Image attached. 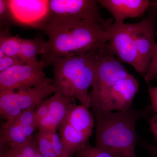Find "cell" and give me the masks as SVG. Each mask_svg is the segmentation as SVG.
<instances>
[{"mask_svg": "<svg viewBox=\"0 0 157 157\" xmlns=\"http://www.w3.org/2000/svg\"><path fill=\"white\" fill-rule=\"evenodd\" d=\"M104 24L94 20L63 19L40 26L37 29L48 37L40 56L44 67L55 58L76 56L103 47L108 42Z\"/></svg>", "mask_w": 157, "mask_h": 157, "instance_id": "cell-1", "label": "cell"}, {"mask_svg": "<svg viewBox=\"0 0 157 157\" xmlns=\"http://www.w3.org/2000/svg\"><path fill=\"white\" fill-rule=\"evenodd\" d=\"M152 110L151 107L141 109L132 107L121 112H92L96 120L95 146L118 157H137L136 123L140 118H149Z\"/></svg>", "mask_w": 157, "mask_h": 157, "instance_id": "cell-2", "label": "cell"}, {"mask_svg": "<svg viewBox=\"0 0 157 157\" xmlns=\"http://www.w3.org/2000/svg\"><path fill=\"white\" fill-rule=\"evenodd\" d=\"M98 49L69 57H57L50 61L53 67L52 84L56 92L77 99L90 107V88L94 79Z\"/></svg>", "mask_w": 157, "mask_h": 157, "instance_id": "cell-3", "label": "cell"}, {"mask_svg": "<svg viewBox=\"0 0 157 157\" xmlns=\"http://www.w3.org/2000/svg\"><path fill=\"white\" fill-rule=\"evenodd\" d=\"M114 54L109 42L98 49L94 79L90 93V106L113 85L132 75L114 57Z\"/></svg>", "mask_w": 157, "mask_h": 157, "instance_id": "cell-4", "label": "cell"}, {"mask_svg": "<svg viewBox=\"0 0 157 157\" xmlns=\"http://www.w3.org/2000/svg\"><path fill=\"white\" fill-rule=\"evenodd\" d=\"M56 92L52 83H46L19 91L0 92V113L7 121L16 118L23 110L37 105Z\"/></svg>", "mask_w": 157, "mask_h": 157, "instance_id": "cell-5", "label": "cell"}, {"mask_svg": "<svg viewBox=\"0 0 157 157\" xmlns=\"http://www.w3.org/2000/svg\"><path fill=\"white\" fill-rule=\"evenodd\" d=\"M41 61L36 64H20L0 72V92L25 90L46 83H52L48 78Z\"/></svg>", "mask_w": 157, "mask_h": 157, "instance_id": "cell-6", "label": "cell"}, {"mask_svg": "<svg viewBox=\"0 0 157 157\" xmlns=\"http://www.w3.org/2000/svg\"><path fill=\"white\" fill-rule=\"evenodd\" d=\"M103 25L108 35V42L120 60L144 76L146 70L135 46L130 24L117 25L105 21Z\"/></svg>", "mask_w": 157, "mask_h": 157, "instance_id": "cell-7", "label": "cell"}, {"mask_svg": "<svg viewBox=\"0 0 157 157\" xmlns=\"http://www.w3.org/2000/svg\"><path fill=\"white\" fill-rule=\"evenodd\" d=\"M99 5L96 0H49L45 23L59 20L76 19L94 20L104 24L105 21Z\"/></svg>", "mask_w": 157, "mask_h": 157, "instance_id": "cell-8", "label": "cell"}, {"mask_svg": "<svg viewBox=\"0 0 157 157\" xmlns=\"http://www.w3.org/2000/svg\"><path fill=\"white\" fill-rule=\"evenodd\" d=\"M139 89L138 80L131 75L109 88L90 107L92 112L127 111L132 107L133 100Z\"/></svg>", "mask_w": 157, "mask_h": 157, "instance_id": "cell-9", "label": "cell"}, {"mask_svg": "<svg viewBox=\"0 0 157 157\" xmlns=\"http://www.w3.org/2000/svg\"><path fill=\"white\" fill-rule=\"evenodd\" d=\"M7 1L14 23L36 29L45 23L48 1Z\"/></svg>", "mask_w": 157, "mask_h": 157, "instance_id": "cell-10", "label": "cell"}, {"mask_svg": "<svg viewBox=\"0 0 157 157\" xmlns=\"http://www.w3.org/2000/svg\"><path fill=\"white\" fill-rule=\"evenodd\" d=\"M130 25L135 46L147 71L157 44L155 39L154 18L147 17L140 22Z\"/></svg>", "mask_w": 157, "mask_h": 157, "instance_id": "cell-11", "label": "cell"}, {"mask_svg": "<svg viewBox=\"0 0 157 157\" xmlns=\"http://www.w3.org/2000/svg\"><path fill=\"white\" fill-rule=\"evenodd\" d=\"M99 5L108 10L114 24H124L127 18L141 17L150 6L149 0H98Z\"/></svg>", "mask_w": 157, "mask_h": 157, "instance_id": "cell-12", "label": "cell"}, {"mask_svg": "<svg viewBox=\"0 0 157 157\" xmlns=\"http://www.w3.org/2000/svg\"><path fill=\"white\" fill-rule=\"evenodd\" d=\"M49 100L48 113L38 125L37 129L47 132H56L64 121L70 106L75 103L76 100L55 92Z\"/></svg>", "mask_w": 157, "mask_h": 157, "instance_id": "cell-13", "label": "cell"}, {"mask_svg": "<svg viewBox=\"0 0 157 157\" xmlns=\"http://www.w3.org/2000/svg\"><path fill=\"white\" fill-rule=\"evenodd\" d=\"M36 128H24L7 121L1 130L0 147H13L26 143L33 138Z\"/></svg>", "mask_w": 157, "mask_h": 157, "instance_id": "cell-14", "label": "cell"}, {"mask_svg": "<svg viewBox=\"0 0 157 157\" xmlns=\"http://www.w3.org/2000/svg\"><path fill=\"white\" fill-rule=\"evenodd\" d=\"M65 121L76 130L92 135L94 119L86 106L73 103L70 106Z\"/></svg>", "mask_w": 157, "mask_h": 157, "instance_id": "cell-15", "label": "cell"}, {"mask_svg": "<svg viewBox=\"0 0 157 157\" xmlns=\"http://www.w3.org/2000/svg\"><path fill=\"white\" fill-rule=\"evenodd\" d=\"M59 130L62 142L70 157L82 148L92 136L76 130L65 120Z\"/></svg>", "mask_w": 157, "mask_h": 157, "instance_id": "cell-16", "label": "cell"}, {"mask_svg": "<svg viewBox=\"0 0 157 157\" xmlns=\"http://www.w3.org/2000/svg\"><path fill=\"white\" fill-rule=\"evenodd\" d=\"M45 41L42 37L33 39L21 38L18 48V57L25 64L38 63V56L43 52Z\"/></svg>", "mask_w": 157, "mask_h": 157, "instance_id": "cell-17", "label": "cell"}, {"mask_svg": "<svg viewBox=\"0 0 157 157\" xmlns=\"http://www.w3.org/2000/svg\"><path fill=\"white\" fill-rule=\"evenodd\" d=\"M37 150L33 137L26 143L13 147H1L0 151L7 157H34Z\"/></svg>", "mask_w": 157, "mask_h": 157, "instance_id": "cell-18", "label": "cell"}, {"mask_svg": "<svg viewBox=\"0 0 157 157\" xmlns=\"http://www.w3.org/2000/svg\"><path fill=\"white\" fill-rule=\"evenodd\" d=\"M21 39L18 36L9 34V31L1 32L0 49L8 56L18 57V48Z\"/></svg>", "mask_w": 157, "mask_h": 157, "instance_id": "cell-19", "label": "cell"}, {"mask_svg": "<svg viewBox=\"0 0 157 157\" xmlns=\"http://www.w3.org/2000/svg\"><path fill=\"white\" fill-rule=\"evenodd\" d=\"M37 149L43 157H58L54 151L47 132L39 131L34 136Z\"/></svg>", "mask_w": 157, "mask_h": 157, "instance_id": "cell-20", "label": "cell"}, {"mask_svg": "<svg viewBox=\"0 0 157 157\" xmlns=\"http://www.w3.org/2000/svg\"><path fill=\"white\" fill-rule=\"evenodd\" d=\"M36 106L37 105H35L23 110V112L14 120L8 121L11 122L24 128H36L34 114Z\"/></svg>", "mask_w": 157, "mask_h": 157, "instance_id": "cell-21", "label": "cell"}, {"mask_svg": "<svg viewBox=\"0 0 157 157\" xmlns=\"http://www.w3.org/2000/svg\"><path fill=\"white\" fill-rule=\"evenodd\" d=\"M76 157H118L109 152L93 146L88 142L76 154Z\"/></svg>", "mask_w": 157, "mask_h": 157, "instance_id": "cell-22", "label": "cell"}, {"mask_svg": "<svg viewBox=\"0 0 157 157\" xmlns=\"http://www.w3.org/2000/svg\"><path fill=\"white\" fill-rule=\"evenodd\" d=\"M14 23L7 0H0L1 32L9 31V26Z\"/></svg>", "mask_w": 157, "mask_h": 157, "instance_id": "cell-23", "label": "cell"}, {"mask_svg": "<svg viewBox=\"0 0 157 157\" xmlns=\"http://www.w3.org/2000/svg\"><path fill=\"white\" fill-rule=\"evenodd\" d=\"M52 148L58 157H70L59 135L56 132H47Z\"/></svg>", "mask_w": 157, "mask_h": 157, "instance_id": "cell-24", "label": "cell"}, {"mask_svg": "<svg viewBox=\"0 0 157 157\" xmlns=\"http://www.w3.org/2000/svg\"><path fill=\"white\" fill-rule=\"evenodd\" d=\"M49 99L42 100L37 104L35 110V118L36 128L39 123L47 115L49 109Z\"/></svg>", "mask_w": 157, "mask_h": 157, "instance_id": "cell-25", "label": "cell"}, {"mask_svg": "<svg viewBox=\"0 0 157 157\" xmlns=\"http://www.w3.org/2000/svg\"><path fill=\"white\" fill-rule=\"evenodd\" d=\"M144 77L147 83L157 79V43L153 56Z\"/></svg>", "mask_w": 157, "mask_h": 157, "instance_id": "cell-26", "label": "cell"}, {"mask_svg": "<svg viewBox=\"0 0 157 157\" xmlns=\"http://www.w3.org/2000/svg\"><path fill=\"white\" fill-rule=\"evenodd\" d=\"M24 64V63L17 57L6 56L0 59V72L14 66Z\"/></svg>", "mask_w": 157, "mask_h": 157, "instance_id": "cell-27", "label": "cell"}, {"mask_svg": "<svg viewBox=\"0 0 157 157\" xmlns=\"http://www.w3.org/2000/svg\"><path fill=\"white\" fill-rule=\"evenodd\" d=\"M148 92L152 108L154 112L157 114V86H152L148 83Z\"/></svg>", "mask_w": 157, "mask_h": 157, "instance_id": "cell-28", "label": "cell"}, {"mask_svg": "<svg viewBox=\"0 0 157 157\" xmlns=\"http://www.w3.org/2000/svg\"><path fill=\"white\" fill-rule=\"evenodd\" d=\"M150 129L157 144V114L155 113L148 119Z\"/></svg>", "mask_w": 157, "mask_h": 157, "instance_id": "cell-29", "label": "cell"}, {"mask_svg": "<svg viewBox=\"0 0 157 157\" xmlns=\"http://www.w3.org/2000/svg\"><path fill=\"white\" fill-rule=\"evenodd\" d=\"M141 144L155 157L157 156V144H151L145 142H141Z\"/></svg>", "mask_w": 157, "mask_h": 157, "instance_id": "cell-30", "label": "cell"}, {"mask_svg": "<svg viewBox=\"0 0 157 157\" xmlns=\"http://www.w3.org/2000/svg\"><path fill=\"white\" fill-rule=\"evenodd\" d=\"M152 8L157 12V0L150 1V6L149 8Z\"/></svg>", "mask_w": 157, "mask_h": 157, "instance_id": "cell-31", "label": "cell"}, {"mask_svg": "<svg viewBox=\"0 0 157 157\" xmlns=\"http://www.w3.org/2000/svg\"><path fill=\"white\" fill-rule=\"evenodd\" d=\"M6 55L2 50L0 49V59L3 58L4 57L6 56Z\"/></svg>", "mask_w": 157, "mask_h": 157, "instance_id": "cell-32", "label": "cell"}, {"mask_svg": "<svg viewBox=\"0 0 157 157\" xmlns=\"http://www.w3.org/2000/svg\"><path fill=\"white\" fill-rule=\"evenodd\" d=\"M34 157H43L42 156V155L41 154L40 152H39V151H38V149H37L36 152V154L35 155Z\"/></svg>", "mask_w": 157, "mask_h": 157, "instance_id": "cell-33", "label": "cell"}, {"mask_svg": "<svg viewBox=\"0 0 157 157\" xmlns=\"http://www.w3.org/2000/svg\"><path fill=\"white\" fill-rule=\"evenodd\" d=\"M0 157H7L3 152L0 151Z\"/></svg>", "mask_w": 157, "mask_h": 157, "instance_id": "cell-34", "label": "cell"}, {"mask_svg": "<svg viewBox=\"0 0 157 157\" xmlns=\"http://www.w3.org/2000/svg\"></svg>", "mask_w": 157, "mask_h": 157, "instance_id": "cell-35", "label": "cell"}]
</instances>
